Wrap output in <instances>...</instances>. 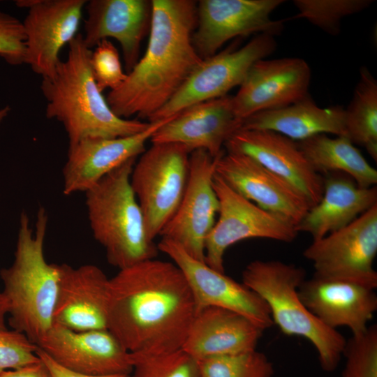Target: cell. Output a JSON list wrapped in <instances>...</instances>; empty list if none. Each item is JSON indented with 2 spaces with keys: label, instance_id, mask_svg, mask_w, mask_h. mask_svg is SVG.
<instances>
[{
  "label": "cell",
  "instance_id": "obj_38",
  "mask_svg": "<svg viewBox=\"0 0 377 377\" xmlns=\"http://www.w3.org/2000/svg\"><path fill=\"white\" fill-rule=\"evenodd\" d=\"M9 306L8 300L3 293H0V330H7L5 323V316L8 313Z\"/></svg>",
  "mask_w": 377,
  "mask_h": 377
},
{
  "label": "cell",
  "instance_id": "obj_2",
  "mask_svg": "<svg viewBox=\"0 0 377 377\" xmlns=\"http://www.w3.org/2000/svg\"><path fill=\"white\" fill-rule=\"evenodd\" d=\"M149 38L142 58L106 100L119 117L149 119L175 95L202 59L192 36L197 3L152 0Z\"/></svg>",
  "mask_w": 377,
  "mask_h": 377
},
{
  "label": "cell",
  "instance_id": "obj_33",
  "mask_svg": "<svg viewBox=\"0 0 377 377\" xmlns=\"http://www.w3.org/2000/svg\"><path fill=\"white\" fill-rule=\"evenodd\" d=\"M90 64L94 80L99 90H114L126 78L122 68L119 53L109 40L99 42L91 52Z\"/></svg>",
  "mask_w": 377,
  "mask_h": 377
},
{
  "label": "cell",
  "instance_id": "obj_1",
  "mask_svg": "<svg viewBox=\"0 0 377 377\" xmlns=\"http://www.w3.org/2000/svg\"><path fill=\"white\" fill-rule=\"evenodd\" d=\"M195 313L190 288L173 262L146 260L109 280L107 329L131 354L181 349Z\"/></svg>",
  "mask_w": 377,
  "mask_h": 377
},
{
  "label": "cell",
  "instance_id": "obj_17",
  "mask_svg": "<svg viewBox=\"0 0 377 377\" xmlns=\"http://www.w3.org/2000/svg\"><path fill=\"white\" fill-rule=\"evenodd\" d=\"M36 346L59 365L81 374L132 371L131 353L107 329L75 331L54 323Z\"/></svg>",
  "mask_w": 377,
  "mask_h": 377
},
{
  "label": "cell",
  "instance_id": "obj_16",
  "mask_svg": "<svg viewBox=\"0 0 377 377\" xmlns=\"http://www.w3.org/2000/svg\"><path fill=\"white\" fill-rule=\"evenodd\" d=\"M311 69L301 58L263 59L249 69L232 96L242 121L258 112L295 103L309 95Z\"/></svg>",
  "mask_w": 377,
  "mask_h": 377
},
{
  "label": "cell",
  "instance_id": "obj_23",
  "mask_svg": "<svg viewBox=\"0 0 377 377\" xmlns=\"http://www.w3.org/2000/svg\"><path fill=\"white\" fill-rule=\"evenodd\" d=\"M84 43L95 47L103 40L121 45L127 73L139 60L140 45L149 30L151 2L147 0H90L84 6Z\"/></svg>",
  "mask_w": 377,
  "mask_h": 377
},
{
  "label": "cell",
  "instance_id": "obj_28",
  "mask_svg": "<svg viewBox=\"0 0 377 377\" xmlns=\"http://www.w3.org/2000/svg\"><path fill=\"white\" fill-rule=\"evenodd\" d=\"M345 110L346 137L364 147L377 161V81L366 67L360 71V79Z\"/></svg>",
  "mask_w": 377,
  "mask_h": 377
},
{
  "label": "cell",
  "instance_id": "obj_3",
  "mask_svg": "<svg viewBox=\"0 0 377 377\" xmlns=\"http://www.w3.org/2000/svg\"><path fill=\"white\" fill-rule=\"evenodd\" d=\"M64 61L55 73L42 78L45 116L59 121L68 135V147L87 138H117L142 132L149 121L117 117L94 80L90 58L92 50L78 34L68 45Z\"/></svg>",
  "mask_w": 377,
  "mask_h": 377
},
{
  "label": "cell",
  "instance_id": "obj_29",
  "mask_svg": "<svg viewBox=\"0 0 377 377\" xmlns=\"http://www.w3.org/2000/svg\"><path fill=\"white\" fill-rule=\"evenodd\" d=\"M200 377H273L274 368L257 349L197 360Z\"/></svg>",
  "mask_w": 377,
  "mask_h": 377
},
{
  "label": "cell",
  "instance_id": "obj_30",
  "mask_svg": "<svg viewBox=\"0 0 377 377\" xmlns=\"http://www.w3.org/2000/svg\"><path fill=\"white\" fill-rule=\"evenodd\" d=\"M372 0H295L298 10L294 18H303L329 34L341 31V21L346 17L369 8Z\"/></svg>",
  "mask_w": 377,
  "mask_h": 377
},
{
  "label": "cell",
  "instance_id": "obj_14",
  "mask_svg": "<svg viewBox=\"0 0 377 377\" xmlns=\"http://www.w3.org/2000/svg\"><path fill=\"white\" fill-rule=\"evenodd\" d=\"M86 0H34L22 21L24 64L42 78L54 75L59 54L78 34Z\"/></svg>",
  "mask_w": 377,
  "mask_h": 377
},
{
  "label": "cell",
  "instance_id": "obj_10",
  "mask_svg": "<svg viewBox=\"0 0 377 377\" xmlns=\"http://www.w3.org/2000/svg\"><path fill=\"white\" fill-rule=\"evenodd\" d=\"M212 184L219 210L205 246V262L212 268L225 273L226 250L244 239L265 238L291 242L297 237L295 226L247 200L216 174Z\"/></svg>",
  "mask_w": 377,
  "mask_h": 377
},
{
  "label": "cell",
  "instance_id": "obj_39",
  "mask_svg": "<svg viewBox=\"0 0 377 377\" xmlns=\"http://www.w3.org/2000/svg\"><path fill=\"white\" fill-rule=\"evenodd\" d=\"M10 111V108L9 105H6L0 109V124L3 121V119L8 115Z\"/></svg>",
  "mask_w": 377,
  "mask_h": 377
},
{
  "label": "cell",
  "instance_id": "obj_8",
  "mask_svg": "<svg viewBox=\"0 0 377 377\" xmlns=\"http://www.w3.org/2000/svg\"><path fill=\"white\" fill-rule=\"evenodd\" d=\"M276 47L274 36L260 34L241 47L234 44L202 59L149 122L170 118L193 105L228 95L230 90L242 84L256 61L269 56Z\"/></svg>",
  "mask_w": 377,
  "mask_h": 377
},
{
  "label": "cell",
  "instance_id": "obj_19",
  "mask_svg": "<svg viewBox=\"0 0 377 377\" xmlns=\"http://www.w3.org/2000/svg\"><path fill=\"white\" fill-rule=\"evenodd\" d=\"M171 117L149 122L147 128L130 136L87 138L68 147L62 170L64 194L85 192L111 171L141 155L153 133Z\"/></svg>",
  "mask_w": 377,
  "mask_h": 377
},
{
  "label": "cell",
  "instance_id": "obj_22",
  "mask_svg": "<svg viewBox=\"0 0 377 377\" xmlns=\"http://www.w3.org/2000/svg\"><path fill=\"white\" fill-rule=\"evenodd\" d=\"M59 267L54 323L75 331L107 329L110 279L94 265Z\"/></svg>",
  "mask_w": 377,
  "mask_h": 377
},
{
  "label": "cell",
  "instance_id": "obj_21",
  "mask_svg": "<svg viewBox=\"0 0 377 377\" xmlns=\"http://www.w3.org/2000/svg\"><path fill=\"white\" fill-rule=\"evenodd\" d=\"M374 288L354 282L313 276L298 289L308 310L327 327H347L352 335L363 333L377 311Z\"/></svg>",
  "mask_w": 377,
  "mask_h": 377
},
{
  "label": "cell",
  "instance_id": "obj_34",
  "mask_svg": "<svg viewBox=\"0 0 377 377\" xmlns=\"http://www.w3.org/2000/svg\"><path fill=\"white\" fill-rule=\"evenodd\" d=\"M37 346L16 330H0V373L39 360Z\"/></svg>",
  "mask_w": 377,
  "mask_h": 377
},
{
  "label": "cell",
  "instance_id": "obj_24",
  "mask_svg": "<svg viewBox=\"0 0 377 377\" xmlns=\"http://www.w3.org/2000/svg\"><path fill=\"white\" fill-rule=\"evenodd\" d=\"M263 330L244 316L223 308L198 311L182 349L200 360L257 349Z\"/></svg>",
  "mask_w": 377,
  "mask_h": 377
},
{
  "label": "cell",
  "instance_id": "obj_11",
  "mask_svg": "<svg viewBox=\"0 0 377 377\" xmlns=\"http://www.w3.org/2000/svg\"><path fill=\"white\" fill-rule=\"evenodd\" d=\"M282 0H201L193 45L202 59L217 53L228 40L257 34H279L284 20H273L272 13Z\"/></svg>",
  "mask_w": 377,
  "mask_h": 377
},
{
  "label": "cell",
  "instance_id": "obj_4",
  "mask_svg": "<svg viewBox=\"0 0 377 377\" xmlns=\"http://www.w3.org/2000/svg\"><path fill=\"white\" fill-rule=\"evenodd\" d=\"M19 221L14 261L0 271V276L8 302L10 327L37 345L54 323L59 267L45 258L48 223L45 209H38L35 230L25 212L21 213Z\"/></svg>",
  "mask_w": 377,
  "mask_h": 377
},
{
  "label": "cell",
  "instance_id": "obj_31",
  "mask_svg": "<svg viewBox=\"0 0 377 377\" xmlns=\"http://www.w3.org/2000/svg\"><path fill=\"white\" fill-rule=\"evenodd\" d=\"M130 377H200L198 360L182 348L153 355L131 353Z\"/></svg>",
  "mask_w": 377,
  "mask_h": 377
},
{
  "label": "cell",
  "instance_id": "obj_35",
  "mask_svg": "<svg viewBox=\"0 0 377 377\" xmlns=\"http://www.w3.org/2000/svg\"><path fill=\"white\" fill-rule=\"evenodd\" d=\"M25 40L22 21L0 10V57L8 64H24Z\"/></svg>",
  "mask_w": 377,
  "mask_h": 377
},
{
  "label": "cell",
  "instance_id": "obj_20",
  "mask_svg": "<svg viewBox=\"0 0 377 377\" xmlns=\"http://www.w3.org/2000/svg\"><path fill=\"white\" fill-rule=\"evenodd\" d=\"M242 124L235 114L232 96L226 95L193 105L172 117L153 133L150 142L179 143L191 151L202 149L216 157Z\"/></svg>",
  "mask_w": 377,
  "mask_h": 377
},
{
  "label": "cell",
  "instance_id": "obj_7",
  "mask_svg": "<svg viewBox=\"0 0 377 377\" xmlns=\"http://www.w3.org/2000/svg\"><path fill=\"white\" fill-rule=\"evenodd\" d=\"M191 152L179 143L152 144L133 168L131 185L153 241L181 202L188 178Z\"/></svg>",
  "mask_w": 377,
  "mask_h": 377
},
{
  "label": "cell",
  "instance_id": "obj_26",
  "mask_svg": "<svg viewBox=\"0 0 377 377\" xmlns=\"http://www.w3.org/2000/svg\"><path fill=\"white\" fill-rule=\"evenodd\" d=\"M241 128L272 131L296 142L318 134L346 136L344 108H320L309 95L290 105L254 114L243 120Z\"/></svg>",
  "mask_w": 377,
  "mask_h": 377
},
{
  "label": "cell",
  "instance_id": "obj_18",
  "mask_svg": "<svg viewBox=\"0 0 377 377\" xmlns=\"http://www.w3.org/2000/svg\"><path fill=\"white\" fill-rule=\"evenodd\" d=\"M227 152L245 154L297 188L311 207L321 199L324 176L316 172L297 142L268 130L239 128L226 141Z\"/></svg>",
  "mask_w": 377,
  "mask_h": 377
},
{
  "label": "cell",
  "instance_id": "obj_25",
  "mask_svg": "<svg viewBox=\"0 0 377 377\" xmlns=\"http://www.w3.org/2000/svg\"><path fill=\"white\" fill-rule=\"evenodd\" d=\"M376 204V186L362 188L343 172H330L324 177L320 200L309 209L295 230L316 240L348 226Z\"/></svg>",
  "mask_w": 377,
  "mask_h": 377
},
{
  "label": "cell",
  "instance_id": "obj_32",
  "mask_svg": "<svg viewBox=\"0 0 377 377\" xmlns=\"http://www.w3.org/2000/svg\"><path fill=\"white\" fill-rule=\"evenodd\" d=\"M343 356L345 364L341 377H377V327L346 341Z\"/></svg>",
  "mask_w": 377,
  "mask_h": 377
},
{
  "label": "cell",
  "instance_id": "obj_37",
  "mask_svg": "<svg viewBox=\"0 0 377 377\" xmlns=\"http://www.w3.org/2000/svg\"><path fill=\"white\" fill-rule=\"evenodd\" d=\"M0 377H52V376L46 364L39 358V360L34 363L16 369L2 371L0 373Z\"/></svg>",
  "mask_w": 377,
  "mask_h": 377
},
{
  "label": "cell",
  "instance_id": "obj_9",
  "mask_svg": "<svg viewBox=\"0 0 377 377\" xmlns=\"http://www.w3.org/2000/svg\"><path fill=\"white\" fill-rule=\"evenodd\" d=\"M377 204L348 226L313 240L303 252L314 275L377 288Z\"/></svg>",
  "mask_w": 377,
  "mask_h": 377
},
{
  "label": "cell",
  "instance_id": "obj_36",
  "mask_svg": "<svg viewBox=\"0 0 377 377\" xmlns=\"http://www.w3.org/2000/svg\"><path fill=\"white\" fill-rule=\"evenodd\" d=\"M36 354L46 364L52 377H130L128 374H114L105 376H94L81 374L68 369L54 361L45 353L37 346Z\"/></svg>",
  "mask_w": 377,
  "mask_h": 377
},
{
  "label": "cell",
  "instance_id": "obj_12",
  "mask_svg": "<svg viewBox=\"0 0 377 377\" xmlns=\"http://www.w3.org/2000/svg\"><path fill=\"white\" fill-rule=\"evenodd\" d=\"M218 157H212L202 149L191 152L188 178L182 199L159 235L175 242L191 256L202 262L206 239L219 210L212 184Z\"/></svg>",
  "mask_w": 377,
  "mask_h": 377
},
{
  "label": "cell",
  "instance_id": "obj_6",
  "mask_svg": "<svg viewBox=\"0 0 377 377\" xmlns=\"http://www.w3.org/2000/svg\"><path fill=\"white\" fill-rule=\"evenodd\" d=\"M242 283L267 304L273 324L288 336L302 337L315 347L321 368L335 370L343 356L346 339L322 323L305 306L298 289L304 269L279 260H256L242 272Z\"/></svg>",
  "mask_w": 377,
  "mask_h": 377
},
{
  "label": "cell",
  "instance_id": "obj_27",
  "mask_svg": "<svg viewBox=\"0 0 377 377\" xmlns=\"http://www.w3.org/2000/svg\"><path fill=\"white\" fill-rule=\"evenodd\" d=\"M297 143L318 174L343 172L362 188H370L377 184V170L348 137L330 138L327 134H318Z\"/></svg>",
  "mask_w": 377,
  "mask_h": 377
},
{
  "label": "cell",
  "instance_id": "obj_15",
  "mask_svg": "<svg viewBox=\"0 0 377 377\" xmlns=\"http://www.w3.org/2000/svg\"><path fill=\"white\" fill-rule=\"evenodd\" d=\"M215 174L239 194L295 228L311 208L293 185L245 154L224 151L217 158Z\"/></svg>",
  "mask_w": 377,
  "mask_h": 377
},
{
  "label": "cell",
  "instance_id": "obj_5",
  "mask_svg": "<svg viewBox=\"0 0 377 377\" xmlns=\"http://www.w3.org/2000/svg\"><path fill=\"white\" fill-rule=\"evenodd\" d=\"M135 159L127 161L84 192L93 235L104 248L108 262L119 269L155 258L158 251L147 234L131 185Z\"/></svg>",
  "mask_w": 377,
  "mask_h": 377
},
{
  "label": "cell",
  "instance_id": "obj_13",
  "mask_svg": "<svg viewBox=\"0 0 377 377\" xmlns=\"http://www.w3.org/2000/svg\"><path fill=\"white\" fill-rule=\"evenodd\" d=\"M157 246L183 273L192 293L196 312L216 306L244 316L263 331L274 325L267 304L244 284L193 258L168 239L162 238Z\"/></svg>",
  "mask_w": 377,
  "mask_h": 377
}]
</instances>
